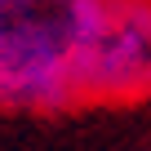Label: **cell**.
<instances>
[{"mask_svg": "<svg viewBox=\"0 0 151 151\" xmlns=\"http://www.w3.org/2000/svg\"><path fill=\"white\" fill-rule=\"evenodd\" d=\"M151 102V0H107L80 67V107Z\"/></svg>", "mask_w": 151, "mask_h": 151, "instance_id": "obj_2", "label": "cell"}, {"mask_svg": "<svg viewBox=\"0 0 151 151\" xmlns=\"http://www.w3.org/2000/svg\"><path fill=\"white\" fill-rule=\"evenodd\" d=\"M107 0H0V107L62 116L80 107V67Z\"/></svg>", "mask_w": 151, "mask_h": 151, "instance_id": "obj_1", "label": "cell"}]
</instances>
